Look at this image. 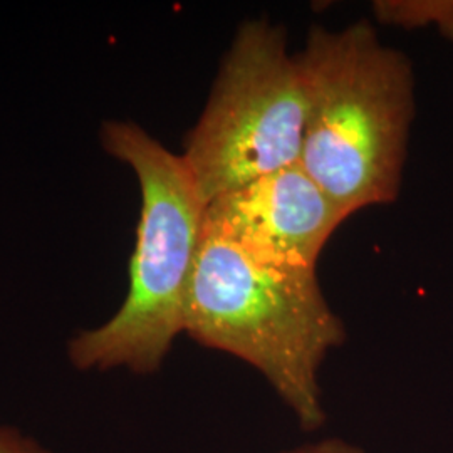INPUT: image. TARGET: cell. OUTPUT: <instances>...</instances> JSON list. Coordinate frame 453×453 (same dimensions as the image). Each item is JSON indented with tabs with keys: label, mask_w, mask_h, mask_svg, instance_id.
Listing matches in <instances>:
<instances>
[{
	"label": "cell",
	"mask_w": 453,
	"mask_h": 453,
	"mask_svg": "<svg viewBox=\"0 0 453 453\" xmlns=\"http://www.w3.org/2000/svg\"><path fill=\"white\" fill-rule=\"evenodd\" d=\"M0 453H52L14 426L0 425Z\"/></svg>",
	"instance_id": "52a82bcc"
},
{
	"label": "cell",
	"mask_w": 453,
	"mask_h": 453,
	"mask_svg": "<svg viewBox=\"0 0 453 453\" xmlns=\"http://www.w3.org/2000/svg\"><path fill=\"white\" fill-rule=\"evenodd\" d=\"M259 370L306 430L324 423L318 372L344 341L316 271L252 259L203 230L185 303V331Z\"/></svg>",
	"instance_id": "7a4b0ae2"
},
{
	"label": "cell",
	"mask_w": 453,
	"mask_h": 453,
	"mask_svg": "<svg viewBox=\"0 0 453 453\" xmlns=\"http://www.w3.org/2000/svg\"><path fill=\"white\" fill-rule=\"evenodd\" d=\"M374 11L385 22L408 27L437 26L440 33L453 39V0L378 2Z\"/></svg>",
	"instance_id": "8992f818"
},
{
	"label": "cell",
	"mask_w": 453,
	"mask_h": 453,
	"mask_svg": "<svg viewBox=\"0 0 453 453\" xmlns=\"http://www.w3.org/2000/svg\"><path fill=\"white\" fill-rule=\"evenodd\" d=\"M306 101L301 165L346 215L398 198L415 118V76L368 20L311 29L296 54Z\"/></svg>",
	"instance_id": "6da1fadb"
},
{
	"label": "cell",
	"mask_w": 453,
	"mask_h": 453,
	"mask_svg": "<svg viewBox=\"0 0 453 453\" xmlns=\"http://www.w3.org/2000/svg\"><path fill=\"white\" fill-rule=\"evenodd\" d=\"M101 142L136 173L142 215L123 306L108 323L69 341L67 357L80 372L127 368L150 374L162 368L173 341L185 331L187 292L207 205L181 157L138 125L108 121Z\"/></svg>",
	"instance_id": "3957f363"
},
{
	"label": "cell",
	"mask_w": 453,
	"mask_h": 453,
	"mask_svg": "<svg viewBox=\"0 0 453 453\" xmlns=\"http://www.w3.org/2000/svg\"><path fill=\"white\" fill-rule=\"evenodd\" d=\"M304 121L303 82L286 33L264 19L243 22L180 155L205 205L301 162Z\"/></svg>",
	"instance_id": "277c9868"
},
{
	"label": "cell",
	"mask_w": 453,
	"mask_h": 453,
	"mask_svg": "<svg viewBox=\"0 0 453 453\" xmlns=\"http://www.w3.org/2000/svg\"><path fill=\"white\" fill-rule=\"evenodd\" d=\"M346 219L304 166L294 163L211 200L203 230L262 264L316 271L324 245Z\"/></svg>",
	"instance_id": "5b68a950"
},
{
	"label": "cell",
	"mask_w": 453,
	"mask_h": 453,
	"mask_svg": "<svg viewBox=\"0 0 453 453\" xmlns=\"http://www.w3.org/2000/svg\"><path fill=\"white\" fill-rule=\"evenodd\" d=\"M288 453H363L361 450H357L355 447H351L349 443L346 441H341V440H327V441H321V443H316V445H308L304 449H299V450H294V452Z\"/></svg>",
	"instance_id": "ba28073f"
}]
</instances>
